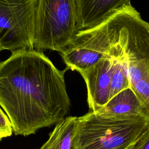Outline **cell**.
Instances as JSON below:
<instances>
[{"label": "cell", "instance_id": "4", "mask_svg": "<svg viewBox=\"0 0 149 149\" xmlns=\"http://www.w3.org/2000/svg\"><path fill=\"white\" fill-rule=\"evenodd\" d=\"M78 32L75 0H37L34 49L61 52Z\"/></svg>", "mask_w": 149, "mask_h": 149}, {"label": "cell", "instance_id": "3", "mask_svg": "<svg viewBox=\"0 0 149 149\" xmlns=\"http://www.w3.org/2000/svg\"><path fill=\"white\" fill-rule=\"evenodd\" d=\"M130 88L149 115V23L135 9L115 15Z\"/></svg>", "mask_w": 149, "mask_h": 149}, {"label": "cell", "instance_id": "7", "mask_svg": "<svg viewBox=\"0 0 149 149\" xmlns=\"http://www.w3.org/2000/svg\"><path fill=\"white\" fill-rule=\"evenodd\" d=\"M79 31L97 27L115 15L133 10L130 0H75Z\"/></svg>", "mask_w": 149, "mask_h": 149}, {"label": "cell", "instance_id": "11", "mask_svg": "<svg viewBox=\"0 0 149 149\" xmlns=\"http://www.w3.org/2000/svg\"><path fill=\"white\" fill-rule=\"evenodd\" d=\"M76 116H66L55 124L48 140L37 149H73Z\"/></svg>", "mask_w": 149, "mask_h": 149}, {"label": "cell", "instance_id": "13", "mask_svg": "<svg viewBox=\"0 0 149 149\" xmlns=\"http://www.w3.org/2000/svg\"><path fill=\"white\" fill-rule=\"evenodd\" d=\"M130 149H149V129Z\"/></svg>", "mask_w": 149, "mask_h": 149}, {"label": "cell", "instance_id": "1", "mask_svg": "<svg viewBox=\"0 0 149 149\" xmlns=\"http://www.w3.org/2000/svg\"><path fill=\"white\" fill-rule=\"evenodd\" d=\"M42 51L23 50L0 62V107L15 135L27 136L69 113L64 75Z\"/></svg>", "mask_w": 149, "mask_h": 149}, {"label": "cell", "instance_id": "5", "mask_svg": "<svg viewBox=\"0 0 149 149\" xmlns=\"http://www.w3.org/2000/svg\"><path fill=\"white\" fill-rule=\"evenodd\" d=\"M118 36L115 16L97 27L79 31L70 44L59 53L68 69L80 73L107 55L118 41Z\"/></svg>", "mask_w": 149, "mask_h": 149}, {"label": "cell", "instance_id": "10", "mask_svg": "<svg viewBox=\"0 0 149 149\" xmlns=\"http://www.w3.org/2000/svg\"><path fill=\"white\" fill-rule=\"evenodd\" d=\"M107 54L112 59L110 92L111 98L122 91L130 88V81L125 55L118 39L112 45Z\"/></svg>", "mask_w": 149, "mask_h": 149}, {"label": "cell", "instance_id": "8", "mask_svg": "<svg viewBox=\"0 0 149 149\" xmlns=\"http://www.w3.org/2000/svg\"><path fill=\"white\" fill-rule=\"evenodd\" d=\"M112 59L106 55L92 66L80 72L87 90L90 111L97 112L110 99Z\"/></svg>", "mask_w": 149, "mask_h": 149}, {"label": "cell", "instance_id": "6", "mask_svg": "<svg viewBox=\"0 0 149 149\" xmlns=\"http://www.w3.org/2000/svg\"><path fill=\"white\" fill-rule=\"evenodd\" d=\"M37 0H0V48L12 54L34 49Z\"/></svg>", "mask_w": 149, "mask_h": 149}, {"label": "cell", "instance_id": "14", "mask_svg": "<svg viewBox=\"0 0 149 149\" xmlns=\"http://www.w3.org/2000/svg\"><path fill=\"white\" fill-rule=\"evenodd\" d=\"M1 51H2V50H1V48H0V52H1Z\"/></svg>", "mask_w": 149, "mask_h": 149}, {"label": "cell", "instance_id": "2", "mask_svg": "<svg viewBox=\"0 0 149 149\" xmlns=\"http://www.w3.org/2000/svg\"><path fill=\"white\" fill-rule=\"evenodd\" d=\"M149 129L144 117L107 116L90 111L77 117L73 149H130Z\"/></svg>", "mask_w": 149, "mask_h": 149}, {"label": "cell", "instance_id": "9", "mask_svg": "<svg viewBox=\"0 0 149 149\" xmlns=\"http://www.w3.org/2000/svg\"><path fill=\"white\" fill-rule=\"evenodd\" d=\"M97 113L100 115L119 118L144 117L149 115L130 88H126L110 98Z\"/></svg>", "mask_w": 149, "mask_h": 149}, {"label": "cell", "instance_id": "12", "mask_svg": "<svg viewBox=\"0 0 149 149\" xmlns=\"http://www.w3.org/2000/svg\"><path fill=\"white\" fill-rule=\"evenodd\" d=\"M12 133L11 123L6 114L0 107V141L4 138L11 136Z\"/></svg>", "mask_w": 149, "mask_h": 149}]
</instances>
